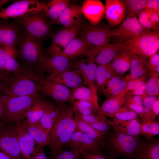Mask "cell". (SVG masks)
<instances>
[{"label": "cell", "mask_w": 159, "mask_h": 159, "mask_svg": "<svg viewBox=\"0 0 159 159\" xmlns=\"http://www.w3.org/2000/svg\"><path fill=\"white\" fill-rule=\"evenodd\" d=\"M76 128L94 140L100 145L105 139L107 133L99 131L82 120L78 116L73 115Z\"/></svg>", "instance_id": "4dcf8cb0"}, {"label": "cell", "mask_w": 159, "mask_h": 159, "mask_svg": "<svg viewBox=\"0 0 159 159\" xmlns=\"http://www.w3.org/2000/svg\"><path fill=\"white\" fill-rule=\"evenodd\" d=\"M20 121L24 127L37 143L36 151L49 145L50 136L44 130L36 125L30 123L25 118Z\"/></svg>", "instance_id": "4316f807"}, {"label": "cell", "mask_w": 159, "mask_h": 159, "mask_svg": "<svg viewBox=\"0 0 159 159\" xmlns=\"http://www.w3.org/2000/svg\"><path fill=\"white\" fill-rule=\"evenodd\" d=\"M112 121L114 130L133 137H139L140 120L123 121L113 118Z\"/></svg>", "instance_id": "f1b7e54d"}, {"label": "cell", "mask_w": 159, "mask_h": 159, "mask_svg": "<svg viewBox=\"0 0 159 159\" xmlns=\"http://www.w3.org/2000/svg\"><path fill=\"white\" fill-rule=\"evenodd\" d=\"M18 44L16 57L20 60L22 67L36 74L44 76L41 68V61L45 54L41 42L24 32Z\"/></svg>", "instance_id": "277c9868"}, {"label": "cell", "mask_w": 159, "mask_h": 159, "mask_svg": "<svg viewBox=\"0 0 159 159\" xmlns=\"http://www.w3.org/2000/svg\"><path fill=\"white\" fill-rule=\"evenodd\" d=\"M39 92L44 96L52 97L59 102L69 101L72 90L53 81L45 79L40 83Z\"/></svg>", "instance_id": "e0dca14e"}, {"label": "cell", "mask_w": 159, "mask_h": 159, "mask_svg": "<svg viewBox=\"0 0 159 159\" xmlns=\"http://www.w3.org/2000/svg\"><path fill=\"white\" fill-rule=\"evenodd\" d=\"M125 95V90L119 95L107 97L100 106L97 114L113 117L118 112L128 110L124 107Z\"/></svg>", "instance_id": "ffe728a7"}, {"label": "cell", "mask_w": 159, "mask_h": 159, "mask_svg": "<svg viewBox=\"0 0 159 159\" xmlns=\"http://www.w3.org/2000/svg\"><path fill=\"white\" fill-rule=\"evenodd\" d=\"M146 8L152 9L159 14V0H147Z\"/></svg>", "instance_id": "680465c9"}, {"label": "cell", "mask_w": 159, "mask_h": 159, "mask_svg": "<svg viewBox=\"0 0 159 159\" xmlns=\"http://www.w3.org/2000/svg\"><path fill=\"white\" fill-rule=\"evenodd\" d=\"M135 159H159V140L153 138L144 142Z\"/></svg>", "instance_id": "e575fe53"}, {"label": "cell", "mask_w": 159, "mask_h": 159, "mask_svg": "<svg viewBox=\"0 0 159 159\" xmlns=\"http://www.w3.org/2000/svg\"><path fill=\"white\" fill-rule=\"evenodd\" d=\"M15 123L14 126L21 155L23 159H32L36 152V142L24 127L21 121Z\"/></svg>", "instance_id": "d6986e66"}, {"label": "cell", "mask_w": 159, "mask_h": 159, "mask_svg": "<svg viewBox=\"0 0 159 159\" xmlns=\"http://www.w3.org/2000/svg\"><path fill=\"white\" fill-rule=\"evenodd\" d=\"M117 75L113 71L110 62L97 66L96 80L97 91L101 92L104 89L107 81L110 78Z\"/></svg>", "instance_id": "836d02e7"}, {"label": "cell", "mask_w": 159, "mask_h": 159, "mask_svg": "<svg viewBox=\"0 0 159 159\" xmlns=\"http://www.w3.org/2000/svg\"><path fill=\"white\" fill-rule=\"evenodd\" d=\"M5 125L0 129V151L12 159H23L14 125Z\"/></svg>", "instance_id": "30bf717a"}, {"label": "cell", "mask_w": 159, "mask_h": 159, "mask_svg": "<svg viewBox=\"0 0 159 159\" xmlns=\"http://www.w3.org/2000/svg\"><path fill=\"white\" fill-rule=\"evenodd\" d=\"M22 68V67L20 63L15 59V58L6 51L5 71H15L19 70Z\"/></svg>", "instance_id": "bcb514c9"}, {"label": "cell", "mask_w": 159, "mask_h": 159, "mask_svg": "<svg viewBox=\"0 0 159 159\" xmlns=\"http://www.w3.org/2000/svg\"><path fill=\"white\" fill-rule=\"evenodd\" d=\"M47 80L56 82L72 90L83 86L84 84L78 72L74 69L66 71L55 77Z\"/></svg>", "instance_id": "d4e9b609"}, {"label": "cell", "mask_w": 159, "mask_h": 159, "mask_svg": "<svg viewBox=\"0 0 159 159\" xmlns=\"http://www.w3.org/2000/svg\"><path fill=\"white\" fill-rule=\"evenodd\" d=\"M150 30L140 24L136 16L126 19L112 31L111 37L121 43L138 37Z\"/></svg>", "instance_id": "8fae6325"}, {"label": "cell", "mask_w": 159, "mask_h": 159, "mask_svg": "<svg viewBox=\"0 0 159 159\" xmlns=\"http://www.w3.org/2000/svg\"><path fill=\"white\" fill-rule=\"evenodd\" d=\"M140 124V134L146 137L148 140L153 138L159 134V120L154 121H141Z\"/></svg>", "instance_id": "74e56055"}, {"label": "cell", "mask_w": 159, "mask_h": 159, "mask_svg": "<svg viewBox=\"0 0 159 159\" xmlns=\"http://www.w3.org/2000/svg\"><path fill=\"white\" fill-rule=\"evenodd\" d=\"M5 124L0 122V129Z\"/></svg>", "instance_id": "e7e4bbea"}, {"label": "cell", "mask_w": 159, "mask_h": 159, "mask_svg": "<svg viewBox=\"0 0 159 159\" xmlns=\"http://www.w3.org/2000/svg\"><path fill=\"white\" fill-rule=\"evenodd\" d=\"M70 2L69 0H52L46 4L43 11L51 23H53Z\"/></svg>", "instance_id": "1f68e13d"}, {"label": "cell", "mask_w": 159, "mask_h": 159, "mask_svg": "<svg viewBox=\"0 0 159 159\" xmlns=\"http://www.w3.org/2000/svg\"><path fill=\"white\" fill-rule=\"evenodd\" d=\"M83 22L72 26L64 27L55 33L47 54L60 55L80 32Z\"/></svg>", "instance_id": "7c38bea8"}, {"label": "cell", "mask_w": 159, "mask_h": 159, "mask_svg": "<svg viewBox=\"0 0 159 159\" xmlns=\"http://www.w3.org/2000/svg\"><path fill=\"white\" fill-rule=\"evenodd\" d=\"M145 82L146 81L143 82L132 92L127 93L133 95L140 96L143 98L147 96L145 92Z\"/></svg>", "instance_id": "6f0895ef"}, {"label": "cell", "mask_w": 159, "mask_h": 159, "mask_svg": "<svg viewBox=\"0 0 159 159\" xmlns=\"http://www.w3.org/2000/svg\"><path fill=\"white\" fill-rule=\"evenodd\" d=\"M105 14L110 27H114L125 20L126 10L122 0H106Z\"/></svg>", "instance_id": "ac0fdd59"}, {"label": "cell", "mask_w": 159, "mask_h": 159, "mask_svg": "<svg viewBox=\"0 0 159 159\" xmlns=\"http://www.w3.org/2000/svg\"><path fill=\"white\" fill-rule=\"evenodd\" d=\"M144 144L139 137H133L113 130L107 133L106 137L99 146L105 150L108 158L135 159Z\"/></svg>", "instance_id": "7a4b0ae2"}, {"label": "cell", "mask_w": 159, "mask_h": 159, "mask_svg": "<svg viewBox=\"0 0 159 159\" xmlns=\"http://www.w3.org/2000/svg\"><path fill=\"white\" fill-rule=\"evenodd\" d=\"M83 15L92 25L99 23L105 14V7L99 0H86L82 6Z\"/></svg>", "instance_id": "7402d4cb"}, {"label": "cell", "mask_w": 159, "mask_h": 159, "mask_svg": "<svg viewBox=\"0 0 159 159\" xmlns=\"http://www.w3.org/2000/svg\"><path fill=\"white\" fill-rule=\"evenodd\" d=\"M58 114L50 134L48 145L53 159L70 139L76 128L72 106L59 102Z\"/></svg>", "instance_id": "3957f363"}, {"label": "cell", "mask_w": 159, "mask_h": 159, "mask_svg": "<svg viewBox=\"0 0 159 159\" xmlns=\"http://www.w3.org/2000/svg\"><path fill=\"white\" fill-rule=\"evenodd\" d=\"M132 80L129 74L123 77L118 83L109 91L105 96L108 97L111 96L120 95L124 91L129 82Z\"/></svg>", "instance_id": "7bdbcfd3"}, {"label": "cell", "mask_w": 159, "mask_h": 159, "mask_svg": "<svg viewBox=\"0 0 159 159\" xmlns=\"http://www.w3.org/2000/svg\"><path fill=\"white\" fill-rule=\"evenodd\" d=\"M108 159H125L124 158H108Z\"/></svg>", "instance_id": "03108f58"}, {"label": "cell", "mask_w": 159, "mask_h": 159, "mask_svg": "<svg viewBox=\"0 0 159 159\" xmlns=\"http://www.w3.org/2000/svg\"><path fill=\"white\" fill-rule=\"evenodd\" d=\"M138 115L130 109L118 112L112 117L120 120H129L136 119L140 120Z\"/></svg>", "instance_id": "7dc6e473"}, {"label": "cell", "mask_w": 159, "mask_h": 159, "mask_svg": "<svg viewBox=\"0 0 159 159\" xmlns=\"http://www.w3.org/2000/svg\"><path fill=\"white\" fill-rule=\"evenodd\" d=\"M138 20L144 28L148 29H152L153 31L159 32V26L156 25L152 21L145 9L139 14Z\"/></svg>", "instance_id": "ee69618b"}, {"label": "cell", "mask_w": 159, "mask_h": 159, "mask_svg": "<svg viewBox=\"0 0 159 159\" xmlns=\"http://www.w3.org/2000/svg\"><path fill=\"white\" fill-rule=\"evenodd\" d=\"M40 95L38 92L25 96L6 98L4 113L0 122L6 124L24 119L27 109Z\"/></svg>", "instance_id": "5b68a950"}, {"label": "cell", "mask_w": 159, "mask_h": 159, "mask_svg": "<svg viewBox=\"0 0 159 159\" xmlns=\"http://www.w3.org/2000/svg\"><path fill=\"white\" fill-rule=\"evenodd\" d=\"M147 58L132 52L130 67V75L132 80L142 77H148L146 63Z\"/></svg>", "instance_id": "d6a6232c"}, {"label": "cell", "mask_w": 159, "mask_h": 159, "mask_svg": "<svg viewBox=\"0 0 159 159\" xmlns=\"http://www.w3.org/2000/svg\"><path fill=\"white\" fill-rule=\"evenodd\" d=\"M78 34L93 46L102 47L109 44L112 31L104 23L100 22L93 26L90 23L83 22Z\"/></svg>", "instance_id": "ba28073f"}, {"label": "cell", "mask_w": 159, "mask_h": 159, "mask_svg": "<svg viewBox=\"0 0 159 159\" xmlns=\"http://www.w3.org/2000/svg\"><path fill=\"white\" fill-rule=\"evenodd\" d=\"M124 107L132 110L138 115L141 114L144 110L143 104V98L126 93Z\"/></svg>", "instance_id": "f35d334b"}, {"label": "cell", "mask_w": 159, "mask_h": 159, "mask_svg": "<svg viewBox=\"0 0 159 159\" xmlns=\"http://www.w3.org/2000/svg\"><path fill=\"white\" fill-rule=\"evenodd\" d=\"M9 1L7 0H0V5H3L8 2Z\"/></svg>", "instance_id": "be15d7a7"}, {"label": "cell", "mask_w": 159, "mask_h": 159, "mask_svg": "<svg viewBox=\"0 0 159 159\" xmlns=\"http://www.w3.org/2000/svg\"><path fill=\"white\" fill-rule=\"evenodd\" d=\"M5 99L4 95L0 94V122L4 113Z\"/></svg>", "instance_id": "94428289"}, {"label": "cell", "mask_w": 159, "mask_h": 159, "mask_svg": "<svg viewBox=\"0 0 159 159\" xmlns=\"http://www.w3.org/2000/svg\"><path fill=\"white\" fill-rule=\"evenodd\" d=\"M82 6L70 4L61 13L53 23L68 27L82 23Z\"/></svg>", "instance_id": "44dd1931"}, {"label": "cell", "mask_w": 159, "mask_h": 159, "mask_svg": "<svg viewBox=\"0 0 159 159\" xmlns=\"http://www.w3.org/2000/svg\"><path fill=\"white\" fill-rule=\"evenodd\" d=\"M41 68L44 74L47 73V80L55 77L66 71L71 70L70 60L60 55L45 54L41 62Z\"/></svg>", "instance_id": "4fadbf2b"}, {"label": "cell", "mask_w": 159, "mask_h": 159, "mask_svg": "<svg viewBox=\"0 0 159 159\" xmlns=\"http://www.w3.org/2000/svg\"><path fill=\"white\" fill-rule=\"evenodd\" d=\"M82 154L83 159H108L106 154L101 150L85 152Z\"/></svg>", "instance_id": "816d5d0a"}, {"label": "cell", "mask_w": 159, "mask_h": 159, "mask_svg": "<svg viewBox=\"0 0 159 159\" xmlns=\"http://www.w3.org/2000/svg\"><path fill=\"white\" fill-rule=\"evenodd\" d=\"M76 100L88 102L98 110L100 106L97 94L95 93L89 87L83 86L72 90L69 101Z\"/></svg>", "instance_id": "f546056e"}, {"label": "cell", "mask_w": 159, "mask_h": 159, "mask_svg": "<svg viewBox=\"0 0 159 159\" xmlns=\"http://www.w3.org/2000/svg\"><path fill=\"white\" fill-rule=\"evenodd\" d=\"M48 101L40 95L27 109L24 118L31 123L37 124L43 116Z\"/></svg>", "instance_id": "83f0119b"}, {"label": "cell", "mask_w": 159, "mask_h": 159, "mask_svg": "<svg viewBox=\"0 0 159 159\" xmlns=\"http://www.w3.org/2000/svg\"><path fill=\"white\" fill-rule=\"evenodd\" d=\"M122 43L124 49L147 58L159 50V32L150 31L138 37Z\"/></svg>", "instance_id": "52a82bcc"}, {"label": "cell", "mask_w": 159, "mask_h": 159, "mask_svg": "<svg viewBox=\"0 0 159 159\" xmlns=\"http://www.w3.org/2000/svg\"><path fill=\"white\" fill-rule=\"evenodd\" d=\"M146 65L149 72L159 73V53L158 50L155 53L149 57Z\"/></svg>", "instance_id": "f6af8a7d"}, {"label": "cell", "mask_w": 159, "mask_h": 159, "mask_svg": "<svg viewBox=\"0 0 159 159\" xmlns=\"http://www.w3.org/2000/svg\"><path fill=\"white\" fill-rule=\"evenodd\" d=\"M89 124L96 129L106 133L112 129V121L107 118Z\"/></svg>", "instance_id": "c3c4849f"}, {"label": "cell", "mask_w": 159, "mask_h": 159, "mask_svg": "<svg viewBox=\"0 0 159 159\" xmlns=\"http://www.w3.org/2000/svg\"><path fill=\"white\" fill-rule=\"evenodd\" d=\"M73 114L80 115L97 114L98 110L90 102L83 100L72 101Z\"/></svg>", "instance_id": "8d00e7d4"}, {"label": "cell", "mask_w": 159, "mask_h": 159, "mask_svg": "<svg viewBox=\"0 0 159 159\" xmlns=\"http://www.w3.org/2000/svg\"><path fill=\"white\" fill-rule=\"evenodd\" d=\"M148 77H142L130 81L125 89L126 92L129 93L132 92L143 82L145 81Z\"/></svg>", "instance_id": "db71d44e"}, {"label": "cell", "mask_w": 159, "mask_h": 159, "mask_svg": "<svg viewBox=\"0 0 159 159\" xmlns=\"http://www.w3.org/2000/svg\"><path fill=\"white\" fill-rule=\"evenodd\" d=\"M16 24L7 22L0 23V45L6 51L16 55L18 50L15 46L18 44L23 34Z\"/></svg>", "instance_id": "9a60e30c"}, {"label": "cell", "mask_w": 159, "mask_h": 159, "mask_svg": "<svg viewBox=\"0 0 159 159\" xmlns=\"http://www.w3.org/2000/svg\"><path fill=\"white\" fill-rule=\"evenodd\" d=\"M46 3L37 0L17 1L0 11V18H14L35 13L43 10Z\"/></svg>", "instance_id": "9c48e42d"}, {"label": "cell", "mask_w": 159, "mask_h": 159, "mask_svg": "<svg viewBox=\"0 0 159 159\" xmlns=\"http://www.w3.org/2000/svg\"><path fill=\"white\" fill-rule=\"evenodd\" d=\"M23 67L0 74V94L5 98L25 96L39 92L40 82L46 79Z\"/></svg>", "instance_id": "6da1fadb"}, {"label": "cell", "mask_w": 159, "mask_h": 159, "mask_svg": "<svg viewBox=\"0 0 159 159\" xmlns=\"http://www.w3.org/2000/svg\"><path fill=\"white\" fill-rule=\"evenodd\" d=\"M0 159H12L5 153L0 151Z\"/></svg>", "instance_id": "6125c7cd"}, {"label": "cell", "mask_w": 159, "mask_h": 159, "mask_svg": "<svg viewBox=\"0 0 159 159\" xmlns=\"http://www.w3.org/2000/svg\"><path fill=\"white\" fill-rule=\"evenodd\" d=\"M126 10V19L139 16L146 8L147 0H122Z\"/></svg>", "instance_id": "d590c367"}, {"label": "cell", "mask_w": 159, "mask_h": 159, "mask_svg": "<svg viewBox=\"0 0 159 159\" xmlns=\"http://www.w3.org/2000/svg\"><path fill=\"white\" fill-rule=\"evenodd\" d=\"M59 102L49 100L43 116L36 124L49 136L58 114Z\"/></svg>", "instance_id": "cb8c5ba5"}, {"label": "cell", "mask_w": 159, "mask_h": 159, "mask_svg": "<svg viewBox=\"0 0 159 159\" xmlns=\"http://www.w3.org/2000/svg\"><path fill=\"white\" fill-rule=\"evenodd\" d=\"M132 54L128 50L121 49L110 62L112 69L117 75L122 76L130 69Z\"/></svg>", "instance_id": "484cf974"}, {"label": "cell", "mask_w": 159, "mask_h": 159, "mask_svg": "<svg viewBox=\"0 0 159 159\" xmlns=\"http://www.w3.org/2000/svg\"><path fill=\"white\" fill-rule=\"evenodd\" d=\"M92 45L81 36H76L60 54L69 59H73L86 56L88 51Z\"/></svg>", "instance_id": "603a6c76"}, {"label": "cell", "mask_w": 159, "mask_h": 159, "mask_svg": "<svg viewBox=\"0 0 159 159\" xmlns=\"http://www.w3.org/2000/svg\"><path fill=\"white\" fill-rule=\"evenodd\" d=\"M23 28L25 32L41 42L50 34V23L42 11L15 18Z\"/></svg>", "instance_id": "8992f818"}, {"label": "cell", "mask_w": 159, "mask_h": 159, "mask_svg": "<svg viewBox=\"0 0 159 159\" xmlns=\"http://www.w3.org/2000/svg\"><path fill=\"white\" fill-rule=\"evenodd\" d=\"M122 49H124L122 43L109 44L102 47L93 46L85 56L92 59L97 65L104 64L110 62L119 51Z\"/></svg>", "instance_id": "2e32d148"}, {"label": "cell", "mask_w": 159, "mask_h": 159, "mask_svg": "<svg viewBox=\"0 0 159 159\" xmlns=\"http://www.w3.org/2000/svg\"><path fill=\"white\" fill-rule=\"evenodd\" d=\"M158 98L157 96H147L144 97L143 99L144 110L141 114L138 115L140 118L151 110L153 102Z\"/></svg>", "instance_id": "f907efd6"}, {"label": "cell", "mask_w": 159, "mask_h": 159, "mask_svg": "<svg viewBox=\"0 0 159 159\" xmlns=\"http://www.w3.org/2000/svg\"><path fill=\"white\" fill-rule=\"evenodd\" d=\"M80 147L82 154L85 152L101 150L99 144L83 132L81 140Z\"/></svg>", "instance_id": "b9f144b4"}, {"label": "cell", "mask_w": 159, "mask_h": 159, "mask_svg": "<svg viewBox=\"0 0 159 159\" xmlns=\"http://www.w3.org/2000/svg\"><path fill=\"white\" fill-rule=\"evenodd\" d=\"M72 69L77 71L81 76L84 84L97 94L96 74L97 66L94 60L87 58L70 61Z\"/></svg>", "instance_id": "5bb4252c"}, {"label": "cell", "mask_w": 159, "mask_h": 159, "mask_svg": "<svg viewBox=\"0 0 159 159\" xmlns=\"http://www.w3.org/2000/svg\"><path fill=\"white\" fill-rule=\"evenodd\" d=\"M83 132L77 128L64 146L70 151L81 154V140Z\"/></svg>", "instance_id": "60d3db41"}, {"label": "cell", "mask_w": 159, "mask_h": 159, "mask_svg": "<svg viewBox=\"0 0 159 159\" xmlns=\"http://www.w3.org/2000/svg\"><path fill=\"white\" fill-rule=\"evenodd\" d=\"M159 74L149 72L148 78L145 82V92L147 96H158L159 95Z\"/></svg>", "instance_id": "ab89813d"}, {"label": "cell", "mask_w": 159, "mask_h": 159, "mask_svg": "<svg viewBox=\"0 0 159 159\" xmlns=\"http://www.w3.org/2000/svg\"><path fill=\"white\" fill-rule=\"evenodd\" d=\"M6 58V51L5 48L0 45V74L5 70Z\"/></svg>", "instance_id": "9f6ffc18"}, {"label": "cell", "mask_w": 159, "mask_h": 159, "mask_svg": "<svg viewBox=\"0 0 159 159\" xmlns=\"http://www.w3.org/2000/svg\"><path fill=\"white\" fill-rule=\"evenodd\" d=\"M73 115L78 116L82 120L88 124L98 122L107 118L105 116L98 114L87 115H80L75 114Z\"/></svg>", "instance_id": "11a10c76"}, {"label": "cell", "mask_w": 159, "mask_h": 159, "mask_svg": "<svg viewBox=\"0 0 159 159\" xmlns=\"http://www.w3.org/2000/svg\"><path fill=\"white\" fill-rule=\"evenodd\" d=\"M32 159H49L45 154L43 148L36 151Z\"/></svg>", "instance_id": "91938a15"}, {"label": "cell", "mask_w": 159, "mask_h": 159, "mask_svg": "<svg viewBox=\"0 0 159 159\" xmlns=\"http://www.w3.org/2000/svg\"><path fill=\"white\" fill-rule=\"evenodd\" d=\"M123 77L122 76H116L112 77L106 82L104 89L101 92L105 96L116 85Z\"/></svg>", "instance_id": "f5cc1de1"}, {"label": "cell", "mask_w": 159, "mask_h": 159, "mask_svg": "<svg viewBox=\"0 0 159 159\" xmlns=\"http://www.w3.org/2000/svg\"><path fill=\"white\" fill-rule=\"evenodd\" d=\"M80 154L62 148L53 159H81Z\"/></svg>", "instance_id": "681fc988"}, {"label": "cell", "mask_w": 159, "mask_h": 159, "mask_svg": "<svg viewBox=\"0 0 159 159\" xmlns=\"http://www.w3.org/2000/svg\"><path fill=\"white\" fill-rule=\"evenodd\" d=\"M3 5H0V9Z\"/></svg>", "instance_id": "003e7915"}]
</instances>
